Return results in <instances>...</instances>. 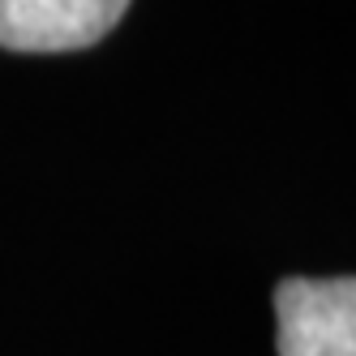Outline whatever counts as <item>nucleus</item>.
<instances>
[{"mask_svg": "<svg viewBox=\"0 0 356 356\" xmlns=\"http://www.w3.org/2000/svg\"><path fill=\"white\" fill-rule=\"evenodd\" d=\"M129 0H0V47L78 52L124 17Z\"/></svg>", "mask_w": 356, "mask_h": 356, "instance_id": "f03ea898", "label": "nucleus"}, {"mask_svg": "<svg viewBox=\"0 0 356 356\" xmlns=\"http://www.w3.org/2000/svg\"><path fill=\"white\" fill-rule=\"evenodd\" d=\"M279 356H356V284L284 279L275 288Z\"/></svg>", "mask_w": 356, "mask_h": 356, "instance_id": "f257e3e1", "label": "nucleus"}]
</instances>
